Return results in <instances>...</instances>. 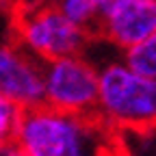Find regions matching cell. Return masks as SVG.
<instances>
[{"label":"cell","instance_id":"6da1fadb","mask_svg":"<svg viewBox=\"0 0 156 156\" xmlns=\"http://www.w3.org/2000/svg\"><path fill=\"white\" fill-rule=\"evenodd\" d=\"M15 141L28 156H113V132L95 115L39 104L24 111Z\"/></svg>","mask_w":156,"mask_h":156},{"label":"cell","instance_id":"7a4b0ae2","mask_svg":"<svg viewBox=\"0 0 156 156\" xmlns=\"http://www.w3.org/2000/svg\"><path fill=\"white\" fill-rule=\"evenodd\" d=\"M100 65L95 117L111 132H156V78L134 72L122 56Z\"/></svg>","mask_w":156,"mask_h":156},{"label":"cell","instance_id":"3957f363","mask_svg":"<svg viewBox=\"0 0 156 156\" xmlns=\"http://www.w3.org/2000/svg\"><path fill=\"white\" fill-rule=\"evenodd\" d=\"M17 44L37 61L48 63L61 56L85 54L93 41V33L78 26L52 7H33L17 22Z\"/></svg>","mask_w":156,"mask_h":156},{"label":"cell","instance_id":"5b68a950","mask_svg":"<svg viewBox=\"0 0 156 156\" xmlns=\"http://www.w3.org/2000/svg\"><path fill=\"white\" fill-rule=\"evenodd\" d=\"M115 52H126L156 33V0H106L95 30Z\"/></svg>","mask_w":156,"mask_h":156},{"label":"cell","instance_id":"277c9868","mask_svg":"<svg viewBox=\"0 0 156 156\" xmlns=\"http://www.w3.org/2000/svg\"><path fill=\"white\" fill-rule=\"evenodd\" d=\"M100 65L89 54H72L44 63V104L74 113L95 115Z\"/></svg>","mask_w":156,"mask_h":156},{"label":"cell","instance_id":"8992f818","mask_svg":"<svg viewBox=\"0 0 156 156\" xmlns=\"http://www.w3.org/2000/svg\"><path fill=\"white\" fill-rule=\"evenodd\" d=\"M0 93L24 111L44 104V63L5 39H0Z\"/></svg>","mask_w":156,"mask_h":156},{"label":"cell","instance_id":"9c48e42d","mask_svg":"<svg viewBox=\"0 0 156 156\" xmlns=\"http://www.w3.org/2000/svg\"><path fill=\"white\" fill-rule=\"evenodd\" d=\"M22 117H24V108L17 102H13L11 98L0 93V143L13 141L17 136Z\"/></svg>","mask_w":156,"mask_h":156},{"label":"cell","instance_id":"ba28073f","mask_svg":"<svg viewBox=\"0 0 156 156\" xmlns=\"http://www.w3.org/2000/svg\"><path fill=\"white\" fill-rule=\"evenodd\" d=\"M122 58L134 72L156 78V33L150 35L147 39H143L141 44L132 46L130 50L122 52Z\"/></svg>","mask_w":156,"mask_h":156},{"label":"cell","instance_id":"8fae6325","mask_svg":"<svg viewBox=\"0 0 156 156\" xmlns=\"http://www.w3.org/2000/svg\"><path fill=\"white\" fill-rule=\"evenodd\" d=\"M113 156H147V154H141V152H134V150H122L119 145L115 147V152H113ZM156 156V154H154Z\"/></svg>","mask_w":156,"mask_h":156},{"label":"cell","instance_id":"30bf717a","mask_svg":"<svg viewBox=\"0 0 156 156\" xmlns=\"http://www.w3.org/2000/svg\"><path fill=\"white\" fill-rule=\"evenodd\" d=\"M0 156H28L24 152V147L20 145L15 139L13 141H5V143H0Z\"/></svg>","mask_w":156,"mask_h":156},{"label":"cell","instance_id":"52a82bcc","mask_svg":"<svg viewBox=\"0 0 156 156\" xmlns=\"http://www.w3.org/2000/svg\"><path fill=\"white\" fill-rule=\"evenodd\" d=\"M106 0H54V7L61 11L69 22L83 26L87 30H95Z\"/></svg>","mask_w":156,"mask_h":156},{"label":"cell","instance_id":"7c38bea8","mask_svg":"<svg viewBox=\"0 0 156 156\" xmlns=\"http://www.w3.org/2000/svg\"><path fill=\"white\" fill-rule=\"evenodd\" d=\"M13 5V0H0V11H5V9H9Z\"/></svg>","mask_w":156,"mask_h":156}]
</instances>
